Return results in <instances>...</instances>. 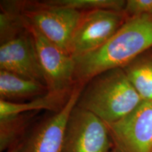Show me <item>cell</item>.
I'll return each mask as SVG.
<instances>
[{
  "label": "cell",
  "mask_w": 152,
  "mask_h": 152,
  "mask_svg": "<svg viewBox=\"0 0 152 152\" xmlns=\"http://www.w3.org/2000/svg\"><path fill=\"white\" fill-rule=\"evenodd\" d=\"M152 49V14L128 18L113 37L99 48L74 58L75 83L87 82L108 70L123 68Z\"/></svg>",
  "instance_id": "1"
},
{
  "label": "cell",
  "mask_w": 152,
  "mask_h": 152,
  "mask_svg": "<svg viewBox=\"0 0 152 152\" xmlns=\"http://www.w3.org/2000/svg\"><path fill=\"white\" fill-rule=\"evenodd\" d=\"M142 100L122 68L99 74L86 83L76 106L94 114L106 123L126 116Z\"/></svg>",
  "instance_id": "2"
},
{
  "label": "cell",
  "mask_w": 152,
  "mask_h": 152,
  "mask_svg": "<svg viewBox=\"0 0 152 152\" xmlns=\"http://www.w3.org/2000/svg\"><path fill=\"white\" fill-rule=\"evenodd\" d=\"M23 4L21 14L25 20L69 54L70 45L83 13L66 7L41 2Z\"/></svg>",
  "instance_id": "3"
},
{
  "label": "cell",
  "mask_w": 152,
  "mask_h": 152,
  "mask_svg": "<svg viewBox=\"0 0 152 152\" xmlns=\"http://www.w3.org/2000/svg\"><path fill=\"white\" fill-rule=\"evenodd\" d=\"M23 19L25 28L33 37L49 92L71 93L75 85L74 58L47 39L23 17Z\"/></svg>",
  "instance_id": "4"
},
{
  "label": "cell",
  "mask_w": 152,
  "mask_h": 152,
  "mask_svg": "<svg viewBox=\"0 0 152 152\" xmlns=\"http://www.w3.org/2000/svg\"><path fill=\"white\" fill-rule=\"evenodd\" d=\"M127 19L124 11L110 9L83 13L72 37L69 54L74 58L99 48L115 35Z\"/></svg>",
  "instance_id": "5"
},
{
  "label": "cell",
  "mask_w": 152,
  "mask_h": 152,
  "mask_svg": "<svg viewBox=\"0 0 152 152\" xmlns=\"http://www.w3.org/2000/svg\"><path fill=\"white\" fill-rule=\"evenodd\" d=\"M113 147L105 123L75 106L66 124L62 152H110Z\"/></svg>",
  "instance_id": "6"
},
{
  "label": "cell",
  "mask_w": 152,
  "mask_h": 152,
  "mask_svg": "<svg viewBox=\"0 0 152 152\" xmlns=\"http://www.w3.org/2000/svg\"><path fill=\"white\" fill-rule=\"evenodd\" d=\"M85 85L75 84L66 104L60 111L39 121L28 130L22 140L19 152H62L68 119Z\"/></svg>",
  "instance_id": "7"
},
{
  "label": "cell",
  "mask_w": 152,
  "mask_h": 152,
  "mask_svg": "<svg viewBox=\"0 0 152 152\" xmlns=\"http://www.w3.org/2000/svg\"><path fill=\"white\" fill-rule=\"evenodd\" d=\"M105 124L121 152H152V102L142 101L126 116Z\"/></svg>",
  "instance_id": "8"
},
{
  "label": "cell",
  "mask_w": 152,
  "mask_h": 152,
  "mask_svg": "<svg viewBox=\"0 0 152 152\" xmlns=\"http://www.w3.org/2000/svg\"><path fill=\"white\" fill-rule=\"evenodd\" d=\"M0 70L46 85L33 37L26 29L1 44Z\"/></svg>",
  "instance_id": "9"
},
{
  "label": "cell",
  "mask_w": 152,
  "mask_h": 152,
  "mask_svg": "<svg viewBox=\"0 0 152 152\" xmlns=\"http://www.w3.org/2000/svg\"><path fill=\"white\" fill-rule=\"evenodd\" d=\"M49 93L47 85L28 80L10 72L0 70V96L1 100L15 102L23 99L39 97Z\"/></svg>",
  "instance_id": "10"
},
{
  "label": "cell",
  "mask_w": 152,
  "mask_h": 152,
  "mask_svg": "<svg viewBox=\"0 0 152 152\" xmlns=\"http://www.w3.org/2000/svg\"><path fill=\"white\" fill-rule=\"evenodd\" d=\"M122 68L142 100L152 102V49Z\"/></svg>",
  "instance_id": "11"
},
{
  "label": "cell",
  "mask_w": 152,
  "mask_h": 152,
  "mask_svg": "<svg viewBox=\"0 0 152 152\" xmlns=\"http://www.w3.org/2000/svg\"><path fill=\"white\" fill-rule=\"evenodd\" d=\"M71 93L56 94L49 92L44 96L25 103L10 102L0 99V118L43 109L57 112L64 107Z\"/></svg>",
  "instance_id": "12"
},
{
  "label": "cell",
  "mask_w": 152,
  "mask_h": 152,
  "mask_svg": "<svg viewBox=\"0 0 152 152\" xmlns=\"http://www.w3.org/2000/svg\"><path fill=\"white\" fill-rule=\"evenodd\" d=\"M28 113L0 118V152L7 151L23 140L31 122Z\"/></svg>",
  "instance_id": "13"
},
{
  "label": "cell",
  "mask_w": 152,
  "mask_h": 152,
  "mask_svg": "<svg viewBox=\"0 0 152 152\" xmlns=\"http://www.w3.org/2000/svg\"><path fill=\"white\" fill-rule=\"evenodd\" d=\"M44 1L48 4L66 7L80 12L97 9L124 11L126 4V1L124 0H49Z\"/></svg>",
  "instance_id": "14"
},
{
  "label": "cell",
  "mask_w": 152,
  "mask_h": 152,
  "mask_svg": "<svg viewBox=\"0 0 152 152\" xmlns=\"http://www.w3.org/2000/svg\"><path fill=\"white\" fill-rule=\"evenodd\" d=\"M25 29L21 12L18 11H5L0 14V37L1 44L12 39Z\"/></svg>",
  "instance_id": "15"
},
{
  "label": "cell",
  "mask_w": 152,
  "mask_h": 152,
  "mask_svg": "<svg viewBox=\"0 0 152 152\" xmlns=\"http://www.w3.org/2000/svg\"><path fill=\"white\" fill-rule=\"evenodd\" d=\"M124 12L128 18L152 14V0H128Z\"/></svg>",
  "instance_id": "16"
},
{
  "label": "cell",
  "mask_w": 152,
  "mask_h": 152,
  "mask_svg": "<svg viewBox=\"0 0 152 152\" xmlns=\"http://www.w3.org/2000/svg\"><path fill=\"white\" fill-rule=\"evenodd\" d=\"M20 144H21V142L20 143L15 144L14 146H13L12 147H11L10 149L7 150V152H19L20 149Z\"/></svg>",
  "instance_id": "17"
},
{
  "label": "cell",
  "mask_w": 152,
  "mask_h": 152,
  "mask_svg": "<svg viewBox=\"0 0 152 152\" xmlns=\"http://www.w3.org/2000/svg\"><path fill=\"white\" fill-rule=\"evenodd\" d=\"M110 152H121V151H120L118 149H116V148H115V147H113V148H112L111 151H110Z\"/></svg>",
  "instance_id": "18"
}]
</instances>
